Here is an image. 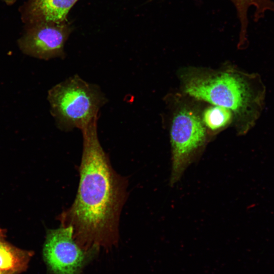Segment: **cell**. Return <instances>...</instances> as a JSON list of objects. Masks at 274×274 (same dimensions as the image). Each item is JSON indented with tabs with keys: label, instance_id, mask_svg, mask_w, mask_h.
<instances>
[{
	"label": "cell",
	"instance_id": "6",
	"mask_svg": "<svg viewBox=\"0 0 274 274\" xmlns=\"http://www.w3.org/2000/svg\"><path fill=\"white\" fill-rule=\"evenodd\" d=\"M27 26L18 41V45L23 53L45 60L65 57L64 47L72 30L67 20L62 22H39Z\"/></svg>",
	"mask_w": 274,
	"mask_h": 274
},
{
	"label": "cell",
	"instance_id": "3",
	"mask_svg": "<svg viewBox=\"0 0 274 274\" xmlns=\"http://www.w3.org/2000/svg\"><path fill=\"white\" fill-rule=\"evenodd\" d=\"M184 89L192 97L225 107L235 114L247 108L251 98L245 81L229 72L192 75L185 80Z\"/></svg>",
	"mask_w": 274,
	"mask_h": 274
},
{
	"label": "cell",
	"instance_id": "2",
	"mask_svg": "<svg viewBox=\"0 0 274 274\" xmlns=\"http://www.w3.org/2000/svg\"><path fill=\"white\" fill-rule=\"evenodd\" d=\"M47 99L57 127L65 132L81 130L97 120L100 109L108 101L97 85L77 74L53 86Z\"/></svg>",
	"mask_w": 274,
	"mask_h": 274
},
{
	"label": "cell",
	"instance_id": "12",
	"mask_svg": "<svg viewBox=\"0 0 274 274\" xmlns=\"http://www.w3.org/2000/svg\"><path fill=\"white\" fill-rule=\"evenodd\" d=\"M0 274H16V273L10 272H7V271H0Z\"/></svg>",
	"mask_w": 274,
	"mask_h": 274
},
{
	"label": "cell",
	"instance_id": "4",
	"mask_svg": "<svg viewBox=\"0 0 274 274\" xmlns=\"http://www.w3.org/2000/svg\"><path fill=\"white\" fill-rule=\"evenodd\" d=\"M170 134L172 169L169 185L173 186L188 167L199 157L207 134L201 118L188 108H183L175 114Z\"/></svg>",
	"mask_w": 274,
	"mask_h": 274
},
{
	"label": "cell",
	"instance_id": "1",
	"mask_svg": "<svg viewBox=\"0 0 274 274\" xmlns=\"http://www.w3.org/2000/svg\"><path fill=\"white\" fill-rule=\"evenodd\" d=\"M97 120L81 130L83 152L80 181L72 206L60 216L62 225L73 228L77 243L86 250L117 244L127 181L112 168L100 145Z\"/></svg>",
	"mask_w": 274,
	"mask_h": 274
},
{
	"label": "cell",
	"instance_id": "11",
	"mask_svg": "<svg viewBox=\"0 0 274 274\" xmlns=\"http://www.w3.org/2000/svg\"><path fill=\"white\" fill-rule=\"evenodd\" d=\"M4 3L7 5L13 4L16 0H2Z\"/></svg>",
	"mask_w": 274,
	"mask_h": 274
},
{
	"label": "cell",
	"instance_id": "10",
	"mask_svg": "<svg viewBox=\"0 0 274 274\" xmlns=\"http://www.w3.org/2000/svg\"><path fill=\"white\" fill-rule=\"evenodd\" d=\"M232 116L233 113L228 109L212 105L203 111L201 120L205 127L215 131L227 126Z\"/></svg>",
	"mask_w": 274,
	"mask_h": 274
},
{
	"label": "cell",
	"instance_id": "7",
	"mask_svg": "<svg viewBox=\"0 0 274 274\" xmlns=\"http://www.w3.org/2000/svg\"><path fill=\"white\" fill-rule=\"evenodd\" d=\"M79 0H27L22 18L27 25L39 22H62Z\"/></svg>",
	"mask_w": 274,
	"mask_h": 274
},
{
	"label": "cell",
	"instance_id": "9",
	"mask_svg": "<svg viewBox=\"0 0 274 274\" xmlns=\"http://www.w3.org/2000/svg\"><path fill=\"white\" fill-rule=\"evenodd\" d=\"M237 11L241 27L239 31L240 45H243L247 40L248 26V12L250 8L253 7L254 20L258 21L263 17L268 11L274 12V2L271 0H230Z\"/></svg>",
	"mask_w": 274,
	"mask_h": 274
},
{
	"label": "cell",
	"instance_id": "8",
	"mask_svg": "<svg viewBox=\"0 0 274 274\" xmlns=\"http://www.w3.org/2000/svg\"><path fill=\"white\" fill-rule=\"evenodd\" d=\"M5 233L0 228V271L18 274L27 268L32 252L9 243L6 239Z\"/></svg>",
	"mask_w": 274,
	"mask_h": 274
},
{
	"label": "cell",
	"instance_id": "5",
	"mask_svg": "<svg viewBox=\"0 0 274 274\" xmlns=\"http://www.w3.org/2000/svg\"><path fill=\"white\" fill-rule=\"evenodd\" d=\"M96 252L82 248L75 239L73 228L61 225L47 232L43 256L52 274H81Z\"/></svg>",
	"mask_w": 274,
	"mask_h": 274
}]
</instances>
